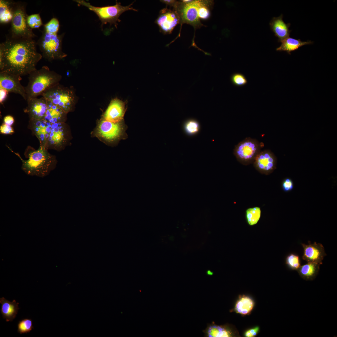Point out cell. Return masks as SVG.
<instances>
[{
	"label": "cell",
	"instance_id": "26",
	"mask_svg": "<svg viewBox=\"0 0 337 337\" xmlns=\"http://www.w3.org/2000/svg\"><path fill=\"white\" fill-rule=\"evenodd\" d=\"M261 215L260 208L258 207L248 208L246 211V217L248 224L250 226L256 224Z\"/></svg>",
	"mask_w": 337,
	"mask_h": 337
},
{
	"label": "cell",
	"instance_id": "17",
	"mask_svg": "<svg viewBox=\"0 0 337 337\" xmlns=\"http://www.w3.org/2000/svg\"><path fill=\"white\" fill-rule=\"evenodd\" d=\"M47 102V110L43 119L53 123L65 122L67 113L48 100Z\"/></svg>",
	"mask_w": 337,
	"mask_h": 337
},
{
	"label": "cell",
	"instance_id": "9",
	"mask_svg": "<svg viewBox=\"0 0 337 337\" xmlns=\"http://www.w3.org/2000/svg\"><path fill=\"white\" fill-rule=\"evenodd\" d=\"M67 113L71 111L74 104V97L70 89L58 84L45 90L41 95Z\"/></svg>",
	"mask_w": 337,
	"mask_h": 337
},
{
	"label": "cell",
	"instance_id": "20",
	"mask_svg": "<svg viewBox=\"0 0 337 337\" xmlns=\"http://www.w3.org/2000/svg\"><path fill=\"white\" fill-rule=\"evenodd\" d=\"M320 265L313 262H307L301 266L297 270L299 275L306 281H312L315 278L320 270Z\"/></svg>",
	"mask_w": 337,
	"mask_h": 337
},
{
	"label": "cell",
	"instance_id": "34",
	"mask_svg": "<svg viewBox=\"0 0 337 337\" xmlns=\"http://www.w3.org/2000/svg\"><path fill=\"white\" fill-rule=\"evenodd\" d=\"M258 326L250 329L247 330L244 333V336L246 337H253L256 336L259 331Z\"/></svg>",
	"mask_w": 337,
	"mask_h": 337
},
{
	"label": "cell",
	"instance_id": "19",
	"mask_svg": "<svg viewBox=\"0 0 337 337\" xmlns=\"http://www.w3.org/2000/svg\"><path fill=\"white\" fill-rule=\"evenodd\" d=\"M281 42V45L276 49V50L279 51H286L290 55L291 52L297 50L303 46L312 44L313 42L310 41L303 42L299 39H296L289 37Z\"/></svg>",
	"mask_w": 337,
	"mask_h": 337
},
{
	"label": "cell",
	"instance_id": "7",
	"mask_svg": "<svg viewBox=\"0 0 337 337\" xmlns=\"http://www.w3.org/2000/svg\"><path fill=\"white\" fill-rule=\"evenodd\" d=\"M27 3L21 1L15 2L13 8V17L11 22L9 34L16 38L33 39L37 36L28 26V16L26 10Z\"/></svg>",
	"mask_w": 337,
	"mask_h": 337
},
{
	"label": "cell",
	"instance_id": "30",
	"mask_svg": "<svg viewBox=\"0 0 337 337\" xmlns=\"http://www.w3.org/2000/svg\"><path fill=\"white\" fill-rule=\"evenodd\" d=\"M27 22L28 26L32 29L39 28L43 25L39 13L28 15Z\"/></svg>",
	"mask_w": 337,
	"mask_h": 337
},
{
	"label": "cell",
	"instance_id": "2",
	"mask_svg": "<svg viewBox=\"0 0 337 337\" xmlns=\"http://www.w3.org/2000/svg\"><path fill=\"white\" fill-rule=\"evenodd\" d=\"M28 127L38 139L40 145L48 150H59L66 142L65 122L53 123L44 119H29Z\"/></svg>",
	"mask_w": 337,
	"mask_h": 337
},
{
	"label": "cell",
	"instance_id": "38",
	"mask_svg": "<svg viewBox=\"0 0 337 337\" xmlns=\"http://www.w3.org/2000/svg\"><path fill=\"white\" fill-rule=\"evenodd\" d=\"M207 274L208 275L212 276L213 275V272L210 270H208L207 271Z\"/></svg>",
	"mask_w": 337,
	"mask_h": 337
},
{
	"label": "cell",
	"instance_id": "6",
	"mask_svg": "<svg viewBox=\"0 0 337 337\" xmlns=\"http://www.w3.org/2000/svg\"><path fill=\"white\" fill-rule=\"evenodd\" d=\"M74 1L78 4L87 7L90 10L95 12L101 22L102 27L104 25L109 23L110 25H114L117 28L118 22L120 21L119 18L122 14L128 10L138 11L132 6L134 2L127 6H122L120 3L116 1L115 4L114 5L97 7L93 6L84 0Z\"/></svg>",
	"mask_w": 337,
	"mask_h": 337
},
{
	"label": "cell",
	"instance_id": "27",
	"mask_svg": "<svg viewBox=\"0 0 337 337\" xmlns=\"http://www.w3.org/2000/svg\"><path fill=\"white\" fill-rule=\"evenodd\" d=\"M200 125L198 122L193 119L187 120L183 124V129L188 135L192 136L197 134L200 130Z\"/></svg>",
	"mask_w": 337,
	"mask_h": 337
},
{
	"label": "cell",
	"instance_id": "14",
	"mask_svg": "<svg viewBox=\"0 0 337 337\" xmlns=\"http://www.w3.org/2000/svg\"><path fill=\"white\" fill-rule=\"evenodd\" d=\"M97 132L103 138L112 141L120 136L122 133V128L118 122H113L104 120L100 123Z\"/></svg>",
	"mask_w": 337,
	"mask_h": 337
},
{
	"label": "cell",
	"instance_id": "32",
	"mask_svg": "<svg viewBox=\"0 0 337 337\" xmlns=\"http://www.w3.org/2000/svg\"><path fill=\"white\" fill-rule=\"evenodd\" d=\"M14 130L11 126L7 125L4 123L0 126V132L2 134H12L14 133Z\"/></svg>",
	"mask_w": 337,
	"mask_h": 337
},
{
	"label": "cell",
	"instance_id": "1",
	"mask_svg": "<svg viewBox=\"0 0 337 337\" xmlns=\"http://www.w3.org/2000/svg\"><path fill=\"white\" fill-rule=\"evenodd\" d=\"M33 39L13 38L7 35L0 44V72L22 76L36 69L42 56Z\"/></svg>",
	"mask_w": 337,
	"mask_h": 337
},
{
	"label": "cell",
	"instance_id": "8",
	"mask_svg": "<svg viewBox=\"0 0 337 337\" xmlns=\"http://www.w3.org/2000/svg\"><path fill=\"white\" fill-rule=\"evenodd\" d=\"M204 0H191L185 2L177 1L173 9L178 13L181 24L180 30L177 37L171 42H173L177 38L180 37L181 27L183 24L186 23L192 25L194 29L199 28L203 26L200 22V8Z\"/></svg>",
	"mask_w": 337,
	"mask_h": 337
},
{
	"label": "cell",
	"instance_id": "5",
	"mask_svg": "<svg viewBox=\"0 0 337 337\" xmlns=\"http://www.w3.org/2000/svg\"><path fill=\"white\" fill-rule=\"evenodd\" d=\"M60 79L59 75L47 66L36 69L29 75L28 82L25 87L27 98L41 95L45 90L58 84Z\"/></svg>",
	"mask_w": 337,
	"mask_h": 337
},
{
	"label": "cell",
	"instance_id": "18",
	"mask_svg": "<svg viewBox=\"0 0 337 337\" xmlns=\"http://www.w3.org/2000/svg\"><path fill=\"white\" fill-rule=\"evenodd\" d=\"M0 303L1 304L0 311L3 318L6 319L7 322L12 321L19 309V303L16 302L15 300L11 302L3 297L0 298Z\"/></svg>",
	"mask_w": 337,
	"mask_h": 337
},
{
	"label": "cell",
	"instance_id": "23",
	"mask_svg": "<svg viewBox=\"0 0 337 337\" xmlns=\"http://www.w3.org/2000/svg\"><path fill=\"white\" fill-rule=\"evenodd\" d=\"M205 335L208 337H228L232 336L229 329L225 326L212 324L208 325L204 330Z\"/></svg>",
	"mask_w": 337,
	"mask_h": 337
},
{
	"label": "cell",
	"instance_id": "22",
	"mask_svg": "<svg viewBox=\"0 0 337 337\" xmlns=\"http://www.w3.org/2000/svg\"><path fill=\"white\" fill-rule=\"evenodd\" d=\"M254 305V301L250 297L244 295H241L236 303L234 310L237 313L247 315L252 310Z\"/></svg>",
	"mask_w": 337,
	"mask_h": 337
},
{
	"label": "cell",
	"instance_id": "11",
	"mask_svg": "<svg viewBox=\"0 0 337 337\" xmlns=\"http://www.w3.org/2000/svg\"><path fill=\"white\" fill-rule=\"evenodd\" d=\"M21 77L6 72H0V88L8 92L18 94L24 100L27 99L25 87L20 83Z\"/></svg>",
	"mask_w": 337,
	"mask_h": 337
},
{
	"label": "cell",
	"instance_id": "10",
	"mask_svg": "<svg viewBox=\"0 0 337 337\" xmlns=\"http://www.w3.org/2000/svg\"><path fill=\"white\" fill-rule=\"evenodd\" d=\"M180 19L177 12L174 10L167 7L162 9L155 21L160 32L164 34H170L175 27L180 24Z\"/></svg>",
	"mask_w": 337,
	"mask_h": 337
},
{
	"label": "cell",
	"instance_id": "4",
	"mask_svg": "<svg viewBox=\"0 0 337 337\" xmlns=\"http://www.w3.org/2000/svg\"><path fill=\"white\" fill-rule=\"evenodd\" d=\"M45 147L40 145L36 150H28L25 155L27 159L23 160L18 154L15 153L22 161L21 168L27 174L43 178L49 174L56 163L55 157Z\"/></svg>",
	"mask_w": 337,
	"mask_h": 337
},
{
	"label": "cell",
	"instance_id": "33",
	"mask_svg": "<svg viewBox=\"0 0 337 337\" xmlns=\"http://www.w3.org/2000/svg\"><path fill=\"white\" fill-rule=\"evenodd\" d=\"M283 189L285 191H288L292 190L293 187V184L291 179L286 178L283 182L282 184Z\"/></svg>",
	"mask_w": 337,
	"mask_h": 337
},
{
	"label": "cell",
	"instance_id": "31",
	"mask_svg": "<svg viewBox=\"0 0 337 337\" xmlns=\"http://www.w3.org/2000/svg\"><path fill=\"white\" fill-rule=\"evenodd\" d=\"M230 80L232 83L236 86H242L247 83V81L245 76L241 73H233L231 75Z\"/></svg>",
	"mask_w": 337,
	"mask_h": 337
},
{
	"label": "cell",
	"instance_id": "12",
	"mask_svg": "<svg viewBox=\"0 0 337 337\" xmlns=\"http://www.w3.org/2000/svg\"><path fill=\"white\" fill-rule=\"evenodd\" d=\"M27 105L24 112L28 115L29 119H43L47 107V100L42 96L40 98H27Z\"/></svg>",
	"mask_w": 337,
	"mask_h": 337
},
{
	"label": "cell",
	"instance_id": "13",
	"mask_svg": "<svg viewBox=\"0 0 337 337\" xmlns=\"http://www.w3.org/2000/svg\"><path fill=\"white\" fill-rule=\"evenodd\" d=\"M303 249V260L307 262H313L321 265L324 257L326 256L324 247L321 243L314 242L308 244H301Z\"/></svg>",
	"mask_w": 337,
	"mask_h": 337
},
{
	"label": "cell",
	"instance_id": "28",
	"mask_svg": "<svg viewBox=\"0 0 337 337\" xmlns=\"http://www.w3.org/2000/svg\"><path fill=\"white\" fill-rule=\"evenodd\" d=\"M286 264L291 270L297 271L301 266L299 256L294 253L290 254L286 257Z\"/></svg>",
	"mask_w": 337,
	"mask_h": 337
},
{
	"label": "cell",
	"instance_id": "37",
	"mask_svg": "<svg viewBox=\"0 0 337 337\" xmlns=\"http://www.w3.org/2000/svg\"><path fill=\"white\" fill-rule=\"evenodd\" d=\"M160 1L165 4L167 6H169L173 7L175 5L177 1L173 0H160Z\"/></svg>",
	"mask_w": 337,
	"mask_h": 337
},
{
	"label": "cell",
	"instance_id": "16",
	"mask_svg": "<svg viewBox=\"0 0 337 337\" xmlns=\"http://www.w3.org/2000/svg\"><path fill=\"white\" fill-rule=\"evenodd\" d=\"M125 113L124 104L117 99L113 100L110 103L104 115L105 120L111 122H119L123 118Z\"/></svg>",
	"mask_w": 337,
	"mask_h": 337
},
{
	"label": "cell",
	"instance_id": "35",
	"mask_svg": "<svg viewBox=\"0 0 337 337\" xmlns=\"http://www.w3.org/2000/svg\"><path fill=\"white\" fill-rule=\"evenodd\" d=\"M8 92L6 90L0 88V102L2 103L6 99Z\"/></svg>",
	"mask_w": 337,
	"mask_h": 337
},
{
	"label": "cell",
	"instance_id": "25",
	"mask_svg": "<svg viewBox=\"0 0 337 337\" xmlns=\"http://www.w3.org/2000/svg\"><path fill=\"white\" fill-rule=\"evenodd\" d=\"M256 149L254 144L251 142H246L241 144L237 151L241 158L248 159L251 158L256 152Z\"/></svg>",
	"mask_w": 337,
	"mask_h": 337
},
{
	"label": "cell",
	"instance_id": "36",
	"mask_svg": "<svg viewBox=\"0 0 337 337\" xmlns=\"http://www.w3.org/2000/svg\"><path fill=\"white\" fill-rule=\"evenodd\" d=\"M4 123L9 126H11L14 123V120L13 117L9 115L5 116L3 119Z\"/></svg>",
	"mask_w": 337,
	"mask_h": 337
},
{
	"label": "cell",
	"instance_id": "21",
	"mask_svg": "<svg viewBox=\"0 0 337 337\" xmlns=\"http://www.w3.org/2000/svg\"><path fill=\"white\" fill-rule=\"evenodd\" d=\"M15 2L9 0H0L1 23H7L11 22L13 17V8Z\"/></svg>",
	"mask_w": 337,
	"mask_h": 337
},
{
	"label": "cell",
	"instance_id": "29",
	"mask_svg": "<svg viewBox=\"0 0 337 337\" xmlns=\"http://www.w3.org/2000/svg\"><path fill=\"white\" fill-rule=\"evenodd\" d=\"M17 332L21 334L29 332L34 327L31 319L26 318L19 321L17 324Z\"/></svg>",
	"mask_w": 337,
	"mask_h": 337
},
{
	"label": "cell",
	"instance_id": "15",
	"mask_svg": "<svg viewBox=\"0 0 337 337\" xmlns=\"http://www.w3.org/2000/svg\"><path fill=\"white\" fill-rule=\"evenodd\" d=\"M283 17L282 14L278 17H274L269 23L271 30L277 37L278 42H281L289 37L291 32L289 30L291 24L285 23L283 20Z\"/></svg>",
	"mask_w": 337,
	"mask_h": 337
},
{
	"label": "cell",
	"instance_id": "3",
	"mask_svg": "<svg viewBox=\"0 0 337 337\" xmlns=\"http://www.w3.org/2000/svg\"><path fill=\"white\" fill-rule=\"evenodd\" d=\"M59 22L55 17L52 18L44 25L42 35L36 43L39 47L42 56L49 61L61 59L66 54L62 51V42L64 34H58Z\"/></svg>",
	"mask_w": 337,
	"mask_h": 337
},
{
	"label": "cell",
	"instance_id": "24",
	"mask_svg": "<svg viewBox=\"0 0 337 337\" xmlns=\"http://www.w3.org/2000/svg\"><path fill=\"white\" fill-rule=\"evenodd\" d=\"M256 163L258 168L264 170L268 171L273 169L274 160L272 155L268 153H265L259 155L256 159Z\"/></svg>",
	"mask_w": 337,
	"mask_h": 337
}]
</instances>
